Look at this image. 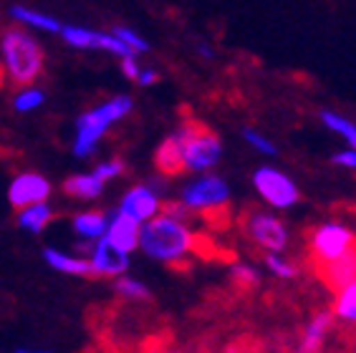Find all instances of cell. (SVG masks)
I'll list each match as a JSON object with an SVG mask.
<instances>
[{"instance_id":"21","label":"cell","mask_w":356,"mask_h":353,"mask_svg":"<svg viewBox=\"0 0 356 353\" xmlns=\"http://www.w3.org/2000/svg\"><path fill=\"white\" fill-rule=\"evenodd\" d=\"M10 18H13L18 26L38 28V31H48V33H58V31H61V23L56 21L54 15L38 13V10H31V8H26V6L10 8Z\"/></svg>"},{"instance_id":"14","label":"cell","mask_w":356,"mask_h":353,"mask_svg":"<svg viewBox=\"0 0 356 353\" xmlns=\"http://www.w3.org/2000/svg\"><path fill=\"white\" fill-rule=\"evenodd\" d=\"M185 139H187V122L182 124L177 131H172L165 142L157 147V151H154V164H157V170L162 172V174L177 176L185 172V164H182Z\"/></svg>"},{"instance_id":"17","label":"cell","mask_w":356,"mask_h":353,"mask_svg":"<svg viewBox=\"0 0 356 353\" xmlns=\"http://www.w3.org/2000/svg\"><path fill=\"white\" fill-rule=\"evenodd\" d=\"M104 179L102 176H96V172L91 174H74L69 176L66 182H63V192L69 195V197H76V199H96L99 195L104 192Z\"/></svg>"},{"instance_id":"4","label":"cell","mask_w":356,"mask_h":353,"mask_svg":"<svg viewBox=\"0 0 356 353\" xmlns=\"http://www.w3.org/2000/svg\"><path fill=\"white\" fill-rule=\"evenodd\" d=\"M222 156V144H220L218 134L202 126L197 122H187V139L185 149H182V164L185 172H207L210 167L220 162Z\"/></svg>"},{"instance_id":"13","label":"cell","mask_w":356,"mask_h":353,"mask_svg":"<svg viewBox=\"0 0 356 353\" xmlns=\"http://www.w3.org/2000/svg\"><path fill=\"white\" fill-rule=\"evenodd\" d=\"M316 272L326 288L331 290H341L343 286L349 283H356V245L351 247L349 252H343L339 258L329 260V263L316 265Z\"/></svg>"},{"instance_id":"29","label":"cell","mask_w":356,"mask_h":353,"mask_svg":"<svg viewBox=\"0 0 356 353\" xmlns=\"http://www.w3.org/2000/svg\"><path fill=\"white\" fill-rule=\"evenodd\" d=\"M111 33L117 35V38H122V41L127 43V46H129L131 51H134V54H147V51H149V43L144 41V38H142V35H139V33H134L131 28L119 26V28H114Z\"/></svg>"},{"instance_id":"27","label":"cell","mask_w":356,"mask_h":353,"mask_svg":"<svg viewBox=\"0 0 356 353\" xmlns=\"http://www.w3.org/2000/svg\"><path fill=\"white\" fill-rule=\"evenodd\" d=\"M114 290H117L119 298H124V300H149V290H147V286L139 283V280H134V278H127V275H119Z\"/></svg>"},{"instance_id":"36","label":"cell","mask_w":356,"mask_h":353,"mask_svg":"<svg viewBox=\"0 0 356 353\" xmlns=\"http://www.w3.org/2000/svg\"><path fill=\"white\" fill-rule=\"evenodd\" d=\"M354 351H356V343H354Z\"/></svg>"},{"instance_id":"18","label":"cell","mask_w":356,"mask_h":353,"mask_svg":"<svg viewBox=\"0 0 356 353\" xmlns=\"http://www.w3.org/2000/svg\"><path fill=\"white\" fill-rule=\"evenodd\" d=\"M54 222V210L48 202H33L18 207V224L28 232H43Z\"/></svg>"},{"instance_id":"20","label":"cell","mask_w":356,"mask_h":353,"mask_svg":"<svg viewBox=\"0 0 356 353\" xmlns=\"http://www.w3.org/2000/svg\"><path fill=\"white\" fill-rule=\"evenodd\" d=\"M43 260H46L54 270L66 272V275H91L89 258H76V255H66V252L56 250V247H48L43 252Z\"/></svg>"},{"instance_id":"10","label":"cell","mask_w":356,"mask_h":353,"mask_svg":"<svg viewBox=\"0 0 356 353\" xmlns=\"http://www.w3.org/2000/svg\"><path fill=\"white\" fill-rule=\"evenodd\" d=\"M89 268L91 275H99V278H119L129 268V252H124L122 247H117V245L109 243L102 235L99 240H94V247H91L89 255Z\"/></svg>"},{"instance_id":"24","label":"cell","mask_w":356,"mask_h":353,"mask_svg":"<svg viewBox=\"0 0 356 353\" xmlns=\"http://www.w3.org/2000/svg\"><path fill=\"white\" fill-rule=\"evenodd\" d=\"M266 268L273 275H278V278H283V280H291V278H296L298 275V265L293 263V260H288L283 252H266Z\"/></svg>"},{"instance_id":"11","label":"cell","mask_w":356,"mask_h":353,"mask_svg":"<svg viewBox=\"0 0 356 353\" xmlns=\"http://www.w3.org/2000/svg\"><path fill=\"white\" fill-rule=\"evenodd\" d=\"M159 210H162V199H159L157 190L149 187V184H137V187H131V190L122 197V202H119V212L127 215V217H131L139 224L152 220Z\"/></svg>"},{"instance_id":"35","label":"cell","mask_w":356,"mask_h":353,"mask_svg":"<svg viewBox=\"0 0 356 353\" xmlns=\"http://www.w3.org/2000/svg\"><path fill=\"white\" fill-rule=\"evenodd\" d=\"M3 79H6V74H3V66H0V86H3Z\"/></svg>"},{"instance_id":"16","label":"cell","mask_w":356,"mask_h":353,"mask_svg":"<svg viewBox=\"0 0 356 353\" xmlns=\"http://www.w3.org/2000/svg\"><path fill=\"white\" fill-rule=\"evenodd\" d=\"M331 328H334V313H329V311L316 313L314 318L309 320V326L303 328L301 346H298V351H303V353L321 351L323 343H326V336L331 333Z\"/></svg>"},{"instance_id":"37","label":"cell","mask_w":356,"mask_h":353,"mask_svg":"<svg viewBox=\"0 0 356 353\" xmlns=\"http://www.w3.org/2000/svg\"><path fill=\"white\" fill-rule=\"evenodd\" d=\"M0 154H3V149H0Z\"/></svg>"},{"instance_id":"6","label":"cell","mask_w":356,"mask_h":353,"mask_svg":"<svg viewBox=\"0 0 356 353\" xmlns=\"http://www.w3.org/2000/svg\"><path fill=\"white\" fill-rule=\"evenodd\" d=\"M356 245V235L343 222H323L309 238V252L316 265L329 263Z\"/></svg>"},{"instance_id":"34","label":"cell","mask_w":356,"mask_h":353,"mask_svg":"<svg viewBox=\"0 0 356 353\" xmlns=\"http://www.w3.org/2000/svg\"><path fill=\"white\" fill-rule=\"evenodd\" d=\"M197 54L200 56H202V58H213V48H207V43H200V46H197Z\"/></svg>"},{"instance_id":"8","label":"cell","mask_w":356,"mask_h":353,"mask_svg":"<svg viewBox=\"0 0 356 353\" xmlns=\"http://www.w3.org/2000/svg\"><path fill=\"white\" fill-rule=\"evenodd\" d=\"M253 184L258 195L270 207H278V210H288V207L298 204V199H301V192H298L293 179L286 172L275 170V167H261L253 174Z\"/></svg>"},{"instance_id":"31","label":"cell","mask_w":356,"mask_h":353,"mask_svg":"<svg viewBox=\"0 0 356 353\" xmlns=\"http://www.w3.org/2000/svg\"><path fill=\"white\" fill-rule=\"evenodd\" d=\"M334 164H339V167H343V170H356V149L346 147V149L336 151Z\"/></svg>"},{"instance_id":"30","label":"cell","mask_w":356,"mask_h":353,"mask_svg":"<svg viewBox=\"0 0 356 353\" xmlns=\"http://www.w3.org/2000/svg\"><path fill=\"white\" fill-rule=\"evenodd\" d=\"M96 176H102L104 182H109V179H117L119 174H124V162L122 159H109V162H102L96 167Z\"/></svg>"},{"instance_id":"28","label":"cell","mask_w":356,"mask_h":353,"mask_svg":"<svg viewBox=\"0 0 356 353\" xmlns=\"http://www.w3.org/2000/svg\"><path fill=\"white\" fill-rule=\"evenodd\" d=\"M243 139H245L250 147H253L258 154H266V156H275L278 154V147H275L270 139H268L266 134H261V131H255V129H245L243 131Z\"/></svg>"},{"instance_id":"9","label":"cell","mask_w":356,"mask_h":353,"mask_svg":"<svg viewBox=\"0 0 356 353\" xmlns=\"http://www.w3.org/2000/svg\"><path fill=\"white\" fill-rule=\"evenodd\" d=\"M61 38L69 46L74 48H96V51H109V54L119 56H137L131 51L122 38H117L114 33H99V31H89V28H81V26H61Z\"/></svg>"},{"instance_id":"2","label":"cell","mask_w":356,"mask_h":353,"mask_svg":"<svg viewBox=\"0 0 356 353\" xmlns=\"http://www.w3.org/2000/svg\"><path fill=\"white\" fill-rule=\"evenodd\" d=\"M0 56H3V74L15 86H28L43 74L46 56L33 35L26 33L23 28H8L0 35Z\"/></svg>"},{"instance_id":"1","label":"cell","mask_w":356,"mask_h":353,"mask_svg":"<svg viewBox=\"0 0 356 353\" xmlns=\"http://www.w3.org/2000/svg\"><path fill=\"white\" fill-rule=\"evenodd\" d=\"M197 245L200 240L187 220L172 217L167 212H157L139 227V250L159 263L182 265L197 250Z\"/></svg>"},{"instance_id":"3","label":"cell","mask_w":356,"mask_h":353,"mask_svg":"<svg viewBox=\"0 0 356 353\" xmlns=\"http://www.w3.org/2000/svg\"><path fill=\"white\" fill-rule=\"evenodd\" d=\"M131 111L129 96H114L109 101L99 104L96 109L86 111L76 122V139H74V154L86 159L96 151V144L102 142L111 124L122 122L124 116Z\"/></svg>"},{"instance_id":"7","label":"cell","mask_w":356,"mask_h":353,"mask_svg":"<svg viewBox=\"0 0 356 353\" xmlns=\"http://www.w3.org/2000/svg\"><path fill=\"white\" fill-rule=\"evenodd\" d=\"M243 232L266 252H286L288 247V227L275 217L273 212L250 210L243 217Z\"/></svg>"},{"instance_id":"26","label":"cell","mask_w":356,"mask_h":353,"mask_svg":"<svg viewBox=\"0 0 356 353\" xmlns=\"http://www.w3.org/2000/svg\"><path fill=\"white\" fill-rule=\"evenodd\" d=\"M230 278H233V283L238 288L250 290V288H255L258 283H261V272H258V268H253V265L235 263L233 268H230Z\"/></svg>"},{"instance_id":"32","label":"cell","mask_w":356,"mask_h":353,"mask_svg":"<svg viewBox=\"0 0 356 353\" xmlns=\"http://www.w3.org/2000/svg\"><path fill=\"white\" fill-rule=\"evenodd\" d=\"M139 68H142V66L137 63V56H124V58H122V71H124V76H127V79H131V81L137 79Z\"/></svg>"},{"instance_id":"22","label":"cell","mask_w":356,"mask_h":353,"mask_svg":"<svg viewBox=\"0 0 356 353\" xmlns=\"http://www.w3.org/2000/svg\"><path fill=\"white\" fill-rule=\"evenodd\" d=\"M334 320H341L346 326H356V283H349L341 290H336Z\"/></svg>"},{"instance_id":"23","label":"cell","mask_w":356,"mask_h":353,"mask_svg":"<svg viewBox=\"0 0 356 353\" xmlns=\"http://www.w3.org/2000/svg\"><path fill=\"white\" fill-rule=\"evenodd\" d=\"M321 122H323V126H329L334 134L341 136L351 149H356V124L354 122H349L346 116L336 114V111H321Z\"/></svg>"},{"instance_id":"5","label":"cell","mask_w":356,"mask_h":353,"mask_svg":"<svg viewBox=\"0 0 356 353\" xmlns=\"http://www.w3.org/2000/svg\"><path fill=\"white\" fill-rule=\"evenodd\" d=\"M182 204L190 212H220L230 204V187L222 176L202 172V176L185 187Z\"/></svg>"},{"instance_id":"19","label":"cell","mask_w":356,"mask_h":353,"mask_svg":"<svg viewBox=\"0 0 356 353\" xmlns=\"http://www.w3.org/2000/svg\"><path fill=\"white\" fill-rule=\"evenodd\" d=\"M74 232L83 243H94L106 232V215L99 210H89V212H79L74 217Z\"/></svg>"},{"instance_id":"12","label":"cell","mask_w":356,"mask_h":353,"mask_svg":"<svg viewBox=\"0 0 356 353\" xmlns=\"http://www.w3.org/2000/svg\"><path fill=\"white\" fill-rule=\"evenodd\" d=\"M48 195H51V182L38 172H21L18 176H13V182L8 187V202L13 207L46 202Z\"/></svg>"},{"instance_id":"33","label":"cell","mask_w":356,"mask_h":353,"mask_svg":"<svg viewBox=\"0 0 356 353\" xmlns=\"http://www.w3.org/2000/svg\"><path fill=\"white\" fill-rule=\"evenodd\" d=\"M134 81H137L139 86H154V83L159 81V74L154 71V68H139V74Z\"/></svg>"},{"instance_id":"15","label":"cell","mask_w":356,"mask_h":353,"mask_svg":"<svg viewBox=\"0 0 356 353\" xmlns=\"http://www.w3.org/2000/svg\"><path fill=\"white\" fill-rule=\"evenodd\" d=\"M139 227L142 224L134 222L131 217L122 215V212H111L109 217H106V232H104V238L114 243L117 247H122L124 252H134L139 247Z\"/></svg>"},{"instance_id":"25","label":"cell","mask_w":356,"mask_h":353,"mask_svg":"<svg viewBox=\"0 0 356 353\" xmlns=\"http://www.w3.org/2000/svg\"><path fill=\"white\" fill-rule=\"evenodd\" d=\"M43 101H46V94H43L41 88H33L28 83V86H21V91L15 94L13 106H15V111L26 114V111H35L38 106H43Z\"/></svg>"}]
</instances>
